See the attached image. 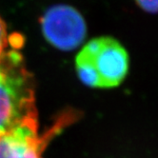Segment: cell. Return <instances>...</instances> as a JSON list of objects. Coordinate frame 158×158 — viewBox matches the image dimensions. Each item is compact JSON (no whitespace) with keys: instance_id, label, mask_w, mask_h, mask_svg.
Returning <instances> with one entry per match:
<instances>
[{"instance_id":"6","label":"cell","mask_w":158,"mask_h":158,"mask_svg":"<svg viewBox=\"0 0 158 158\" xmlns=\"http://www.w3.org/2000/svg\"><path fill=\"white\" fill-rule=\"evenodd\" d=\"M137 5L150 14H158V0H135Z\"/></svg>"},{"instance_id":"5","label":"cell","mask_w":158,"mask_h":158,"mask_svg":"<svg viewBox=\"0 0 158 158\" xmlns=\"http://www.w3.org/2000/svg\"><path fill=\"white\" fill-rule=\"evenodd\" d=\"M10 46H13V45H10V36L8 35L6 25L0 17V58L7 52V51L10 50Z\"/></svg>"},{"instance_id":"3","label":"cell","mask_w":158,"mask_h":158,"mask_svg":"<svg viewBox=\"0 0 158 158\" xmlns=\"http://www.w3.org/2000/svg\"><path fill=\"white\" fill-rule=\"evenodd\" d=\"M42 31L49 43L62 51L77 48L86 36V23L74 8L59 5L49 9L41 19Z\"/></svg>"},{"instance_id":"1","label":"cell","mask_w":158,"mask_h":158,"mask_svg":"<svg viewBox=\"0 0 158 158\" xmlns=\"http://www.w3.org/2000/svg\"><path fill=\"white\" fill-rule=\"evenodd\" d=\"M36 117L32 76L20 52L10 49L0 58V134Z\"/></svg>"},{"instance_id":"2","label":"cell","mask_w":158,"mask_h":158,"mask_svg":"<svg viewBox=\"0 0 158 158\" xmlns=\"http://www.w3.org/2000/svg\"><path fill=\"white\" fill-rule=\"evenodd\" d=\"M75 68L80 80L89 87L109 89L119 86L129 71V54L112 37L89 41L76 56Z\"/></svg>"},{"instance_id":"4","label":"cell","mask_w":158,"mask_h":158,"mask_svg":"<svg viewBox=\"0 0 158 158\" xmlns=\"http://www.w3.org/2000/svg\"><path fill=\"white\" fill-rule=\"evenodd\" d=\"M61 125L56 124L44 135L38 133V120L31 118L0 134V158H43L42 153L49 139L56 134Z\"/></svg>"}]
</instances>
